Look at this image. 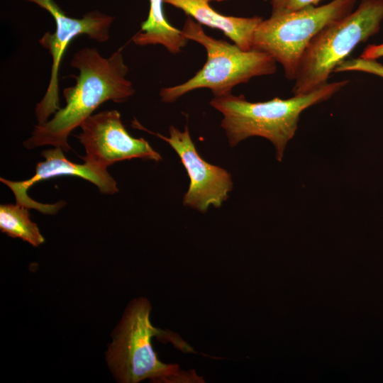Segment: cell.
<instances>
[{
    "mask_svg": "<svg viewBox=\"0 0 383 383\" xmlns=\"http://www.w3.org/2000/svg\"><path fill=\"white\" fill-rule=\"evenodd\" d=\"M150 311L148 299H134L115 331L106 357L116 380L123 383H137L146 379L155 382H201V377L191 371L182 372L178 365L159 360L152 339L164 332L151 323Z\"/></svg>",
    "mask_w": 383,
    "mask_h": 383,
    "instance_id": "3",
    "label": "cell"
},
{
    "mask_svg": "<svg viewBox=\"0 0 383 383\" xmlns=\"http://www.w3.org/2000/svg\"><path fill=\"white\" fill-rule=\"evenodd\" d=\"M70 65L79 73L72 75L75 84L63 89L65 107L45 123H37L24 141L25 148L52 145L69 152L68 136L100 105L107 101L122 103L135 94L132 82L126 78L128 67L121 50L104 57L96 48H84L74 53Z\"/></svg>",
    "mask_w": 383,
    "mask_h": 383,
    "instance_id": "1",
    "label": "cell"
},
{
    "mask_svg": "<svg viewBox=\"0 0 383 383\" xmlns=\"http://www.w3.org/2000/svg\"><path fill=\"white\" fill-rule=\"evenodd\" d=\"M61 148L45 150L41 155L45 160L36 165L35 174L24 181H11L1 177L0 181L12 191L16 204L29 209H35L44 214H55L66 204L65 201L55 204H43L32 199L27 194L28 189L40 181L60 176H76L89 181L97 187L99 192L105 194H113L118 192L117 183L107 169L84 162L77 164L68 160Z\"/></svg>",
    "mask_w": 383,
    "mask_h": 383,
    "instance_id": "10",
    "label": "cell"
},
{
    "mask_svg": "<svg viewBox=\"0 0 383 383\" xmlns=\"http://www.w3.org/2000/svg\"><path fill=\"white\" fill-rule=\"evenodd\" d=\"M148 16L141 23L140 29L133 37V42L140 46L161 45L170 53L176 55L189 40L181 30L172 26L166 19L164 0H149Z\"/></svg>",
    "mask_w": 383,
    "mask_h": 383,
    "instance_id": "12",
    "label": "cell"
},
{
    "mask_svg": "<svg viewBox=\"0 0 383 383\" xmlns=\"http://www.w3.org/2000/svg\"><path fill=\"white\" fill-rule=\"evenodd\" d=\"M46 10L55 22V31H47L39 39L40 45L52 57L49 84L42 99L36 104L35 117L38 124L48 121L60 107L59 70L62 56L71 41L79 35H86L99 43L110 38L109 29L114 18L99 11L87 13L80 18L67 16L54 0H25Z\"/></svg>",
    "mask_w": 383,
    "mask_h": 383,
    "instance_id": "7",
    "label": "cell"
},
{
    "mask_svg": "<svg viewBox=\"0 0 383 383\" xmlns=\"http://www.w3.org/2000/svg\"><path fill=\"white\" fill-rule=\"evenodd\" d=\"M272 13L282 10L284 7V0H271Z\"/></svg>",
    "mask_w": 383,
    "mask_h": 383,
    "instance_id": "17",
    "label": "cell"
},
{
    "mask_svg": "<svg viewBox=\"0 0 383 383\" xmlns=\"http://www.w3.org/2000/svg\"><path fill=\"white\" fill-rule=\"evenodd\" d=\"M207 1L209 2H211V1L222 2V1H228V0H207Z\"/></svg>",
    "mask_w": 383,
    "mask_h": 383,
    "instance_id": "18",
    "label": "cell"
},
{
    "mask_svg": "<svg viewBox=\"0 0 383 383\" xmlns=\"http://www.w3.org/2000/svg\"><path fill=\"white\" fill-rule=\"evenodd\" d=\"M194 19L201 25L216 28L223 33L243 50L252 49L254 33L263 19L260 16L235 17L215 11L207 0H164Z\"/></svg>",
    "mask_w": 383,
    "mask_h": 383,
    "instance_id": "11",
    "label": "cell"
},
{
    "mask_svg": "<svg viewBox=\"0 0 383 383\" xmlns=\"http://www.w3.org/2000/svg\"><path fill=\"white\" fill-rule=\"evenodd\" d=\"M383 57V43L379 45H368L360 57L366 60H377Z\"/></svg>",
    "mask_w": 383,
    "mask_h": 383,
    "instance_id": "16",
    "label": "cell"
},
{
    "mask_svg": "<svg viewBox=\"0 0 383 383\" xmlns=\"http://www.w3.org/2000/svg\"><path fill=\"white\" fill-rule=\"evenodd\" d=\"M348 82H331L307 94L287 99L275 97L263 102H250L243 95L230 94L213 97L210 105L223 115L221 126L231 147L250 137H262L273 144L276 158L282 161L287 144L296 133L301 113L329 99Z\"/></svg>",
    "mask_w": 383,
    "mask_h": 383,
    "instance_id": "2",
    "label": "cell"
},
{
    "mask_svg": "<svg viewBox=\"0 0 383 383\" xmlns=\"http://www.w3.org/2000/svg\"><path fill=\"white\" fill-rule=\"evenodd\" d=\"M182 34L203 45L207 59L203 67L189 80L174 87L162 88L161 101L172 103L187 93L201 88L209 89L213 97L231 94L233 88L247 83L252 78L272 74L276 72V61L262 51L243 50L235 44L215 39L208 35L200 23L188 16Z\"/></svg>",
    "mask_w": 383,
    "mask_h": 383,
    "instance_id": "5",
    "label": "cell"
},
{
    "mask_svg": "<svg viewBox=\"0 0 383 383\" xmlns=\"http://www.w3.org/2000/svg\"><path fill=\"white\" fill-rule=\"evenodd\" d=\"M79 127L82 131L77 138L86 151L81 157L84 162L107 169L115 162L133 158L162 160L148 141L128 133L116 110L92 114Z\"/></svg>",
    "mask_w": 383,
    "mask_h": 383,
    "instance_id": "9",
    "label": "cell"
},
{
    "mask_svg": "<svg viewBox=\"0 0 383 383\" xmlns=\"http://www.w3.org/2000/svg\"><path fill=\"white\" fill-rule=\"evenodd\" d=\"M0 229L11 238H18L38 247L44 243L38 225L30 218L29 209L17 204L0 206Z\"/></svg>",
    "mask_w": 383,
    "mask_h": 383,
    "instance_id": "13",
    "label": "cell"
},
{
    "mask_svg": "<svg viewBox=\"0 0 383 383\" xmlns=\"http://www.w3.org/2000/svg\"><path fill=\"white\" fill-rule=\"evenodd\" d=\"M382 20L383 0H362L355 11L323 28L302 56L294 79V95L327 84L331 74L353 50L379 31Z\"/></svg>",
    "mask_w": 383,
    "mask_h": 383,
    "instance_id": "4",
    "label": "cell"
},
{
    "mask_svg": "<svg viewBox=\"0 0 383 383\" xmlns=\"http://www.w3.org/2000/svg\"><path fill=\"white\" fill-rule=\"evenodd\" d=\"M334 72H362L383 78V65L377 60H366L359 57L345 60L335 68Z\"/></svg>",
    "mask_w": 383,
    "mask_h": 383,
    "instance_id": "14",
    "label": "cell"
},
{
    "mask_svg": "<svg viewBox=\"0 0 383 383\" xmlns=\"http://www.w3.org/2000/svg\"><path fill=\"white\" fill-rule=\"evenodd\" d=\"M321 1V0H284V7L282 10L287 11H299L309 6H314Z\"/></svg>",
    "mask_w": 383,
    "mask_h": 383,
    "instance_id": "15",
    "label": "cell"
},
{
    "mask_svg": "<svg viewBox=\"0 0 383 383\" xmlns=\"http://www.w3.org/2000/svg\"><path fill=\"white\" fill-rule=\"evenodd\" d=\"M356 0H333L295 11L281 10L262 19L253 35L252 49L271 56L294 79L302 56L313 37L333 21L353 11Z\"/></svg>",
    "mask_w": 383,
    "mask_h": 383,
    "instance_id": "6",
    "label": "cell"
},
{
    "mask_svg": "<svg viewBox=\"0 0 383 383\" xmlns=\"http://www.w3.org/2000/svg\"><path fill=\"white\" fill-rule=\"evenodd\" d=\"M132 126L152 133L167 142L177 152L189 177V187L183 204L201 213L210 206L220 207L233 189L231 174L225 169L205 161L199 154L188 126L183 131L170 126L169 137L145 128L135 118Z\"/></svg>",
    "mask_w": 383,
    "mask_h": 383,
    "instance_id": "8",
    "label": "cell"
}]
</instances>
